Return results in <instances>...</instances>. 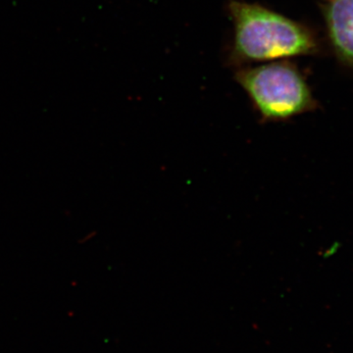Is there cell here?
<instances>
[{
    "label": "cell",
    "instance_id": "obj_4",
    "mask_svg": "<svg viewBox=\"0 0 353 353\" xmlns=\"http://www.w3.org/2000/svg\"><path fill=\"white\" fill-rule=\"evenodd\" d=\"M327 1H329V0H327Z\"/></svg>",
    "mask_w": 353,
    "mask_h": 353
},
{
    "label": "cell",
    "instance_id": "obj_3",
    "mask_svg": "<svg viewBox=\"0 0 353 353\" xmlns=\"http://www.w3.org/2000/svg\"><path fill=\"white\" fill-rule=\"evenodd\" d=\"M322 12L332 50L341 64L353 69V0H329Z\"/></svg>",
    "mask_w": 353,
    "mask_h": 353
},
{
    "label": "cell",
    "instance_id": "obj_1",
    "mask_svg": "<svg viewBox=\"0 0 353 353\" xmlns=\"http://www.w3.org/2000/svg\"><path fill=\"white\" fill-rule=\"evenodd\" d=\"M228 11L234 26L229 59L236 66L320 52L319 39L310 28L261 4L233 0Z\"/></svg>",
    "mask_w": 353,
    "mask_h": 353
},
{
    "label": "cell",
    "instance_id": "obj_2",
    "mask_svg": "<svg viewBox=\"0 0 353 353\" xmlns=\"http://www.w3.org/2000/svg\"><path fill=\"white\" fill-rule=\"evenodd\" d=\"M234 79L262 122H285L318 108L305 77L288 60L241 67Z\"/></svg>",
    "mask_w": 353,
    "mask_h": 353
}]
</instances>
